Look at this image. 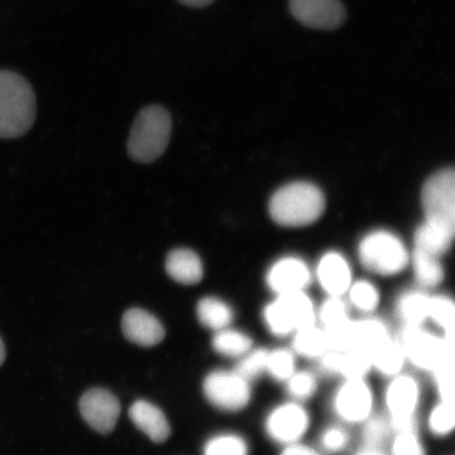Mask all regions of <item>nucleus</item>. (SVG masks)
<instances>
[{"instance_id": "nucleus-33", "label": "nucleus", "mask_w": 455, "mask_h": 455, "mask_svg": "<svg viewBox=\"0 0 455 455\" xmlns=\"http://www.w3.org/2000/svg\"><path fill=\"white\" fill-rule=\"evenodd\" d=\"M454 402L439 400L432 407L427 425L432 435L440 439L451 435L455 428Z\"/></svg>"}, {"instance_id": "nucleus-12", "label": "nucleus", "mask_w": 455, "mask_h": 455, "mask_svg": "<svg viewBox=\"0 0 455 455\" xmlns=\"http://www.w3.org/2000/svg\"><path fill=\"white\" fill-rule=\"evenodd\" d=\"M289 10L301 25L315 30H338L347 20L340 0H289Z\"/></svg>"}, {"instance_id": "nucleus-26", "label": "nucleus", "mask_w": 455, "mask_h": 455, "mask_svg": "<svg viewBox=\"0 0 455 455\" xmlns=\"http://www.w3.org/2000/svg\"><path fill=\"white\" fill-rule=\"evenodd\" d=\"M454 233L424 223L415 232V249L440 258L446 253L453 243Z\"/></svg>"}, {"instance_id": "nucleus-28", "label": "nucleus", "mask_w": 455, "mask_h": 455, "mask_svg": "<svg viewBox=\"0 0 455 455\" xmlns=\"http://www.w3.org/2000/svg\"><path fill=\"white\" fill-rule=\"evenodd\" d=\"M349 304L363 313V315H372L378 310L380 303L379 289L368 281L352 282L348 291Z\"/></svg>"}, {"instance_id": "nucleus-4", "label": "nucleus", "mask_w": 455, "mask_h": 455, "mask_svg": "<svg viewBox=\"0 0 455 455\" xmlns=\"http://www.w3.org/2000/svg\"><path fill=\"white\" fill-rule=\"evenodd\" d=\"M316 307L305 291L275 295L261 310V322L275 338H289L317 323Z\"/></svg>"}, {"instance_id": "nucleus-6", "label": "nucleus", "mask_w": 455, "mask_h": 455, "mask_svg": "<svg viewBox=\"0 0 455 455\" xmlns=\"http://www.w3.org/2000/svg\"><path fill=\"white\" fill-rule=\"evenodd\" d=\"M407 363L426 372L454 356V337H443L422 327H403L400 338Z\"/></svg>"}, {"instance_id": "nucleus-18", "label": "nucleus", "mask_w": 455, "mask_h": 455, "mask_svg": "<svg viewBox=\"0 0 455 455\" xmlns=\"http://www.w3.org/2000/svg\"><path fill=\"white\" fill-rule=\"evenodd\" d=\"M168 275L176 283L193 286L201 283L204 266L201 258L191 249L179 248L171 251L166 259Z\"/></svg>"}, {"instance_id": "nucleus-9", "label": "nucleus", "mask_w": 455, "mask_h": 455, "mask_svg": "<svg viewBox=\"0 0 455 455\" xmlns=\"http://www.w3.org/2000/svg\"><path fill=\"white\" fill-rule=\"evenodd\" d=\"M422 202L425 223L454 233L455 175L452 169L443 170L427 180Z\"/></svg>"}, {"instance_id": "nucleus-5", "label": "nucleus", "mask_w": 455, "mask_h": 455, "mask_svg": "<svg viewBox=\"0 0 455 455\" xmlns=\"http://www.w3.org/2000/svg\"><path fill=\"white\" fill-rule=\"evenodd\" d=\"M420 400L422 388L413 375L402 372L389 379L384 392V403L392 435L418 430Z\"/></svg>"}, {"instance_id": "nucleus-39", "label": "nucleus", "mask_w": 455, "mask_h": 455, "mask_svg": "<svg viewBox=\"0 0 455 455\" xmlns=\"http://www.w3.org/2000/svg\"><path fill=\"white\" fill-rule=\"evenodd\" d=\"M431 374L434 377L439 400L454 402V356L447 358Z\"/></svg>"}, {"instance_id": "nucleus-41", "label": "nucleus", "mask_w": 455, "mask_h": 455, "mask_svg": "<svg viewBox=\"0 0 455 455\" xmlns=\"http://www.w3.org/2000/svg\"><path fill=\"white\" fill-rule=\"evenodd\" d=\"M278 455H325L320 449H316L303 441L292 443V445L282 447V451Z\"/></svg>"}, {"instance_id": "nucleus-7", "label": "nucleus", "mask_w": 455, "mask_h": 455, "mask_svg": "<svg viewBox=\"0 0 455 455\" xmlns=\"http://www.w3.org/2000/svg\"><path fill=\"white\" fill-rule=\"evenodd\" d=\"M358 258L375 275L394 276L406 269L409 254L400 238L389 232L370 233L358 247Z\"/></svg>"}, {"instance_id": "nucleus-43", "label": "nucleus", "mask_w": 455, "mask_h": 455, "mask_svg": "<svg viewBox=\"0 0 455 455\" xmlns=\"http://www.w3.org/2000/svg\"><path fill=\"white\" fill-rule=\"evenodd\" d=\"M354 455H389L382 448L363 446Z\"/></svg>"}, {"instance_id": "nucleus-35", "label": "nucleus", "mask_w": 455, "mask_h": 455, "mask_svg": "<svg viewBox=\"0 0 455 455\" xmlns=\"http://www.w3.org/2000/svg\"><path fill=\"white\" fill-rule=\"evenodd\" d=\"M269 349L252 348L241 358H238L235 369L242 377L253 383L261 375L266 373L267 361H268Z\"/></svg>"}, {"instance_id": "nucleus-10", "label": "nucleus", "mask_w": 455, "mask_h": 455, "mask_svg": "<svg viewBox=\"0 0 455 455\" xmlns=\"http://www.w3.org/2000/svg\"><path fill=\"white\" fill-rule=\"evenodd\" d=\"M310 427V412L303 403L292 400L271 408L263 423L267 437L281 447L303 441Z\"/></svg>"}, {"instance_id": "nucleus-31", "label": "nucleus", "mask_w": 455, "mask_h": 455, "mask_svg": "<svg viewBox=\"0 0 455 455\" xmlns=\"http://www.w3.org/2000/svg\"><path fill=\"white\" fill-rule=\"evenodd\" d=\"M204 455H250V446L243 436L227 432L210 437L204 443Z\"/></svg>"}, {"instance_id": "nucleus-8", "label": "nucleus", "mask_w": 455, "mask_h": 455, "mask_svg": "<svg viewBox=\"0 0 455 455\" xmlns=\"http://www.w3.org/2000/svg\"><path fill=\"white\" fill-rule=\"evenodd\" d=\"M204 395L213 407L224 412H240L252 401V383L235 369H219L204 379Z\"/></svg>"}, {"instance_id": "nucleus-23", "label": "nucleus", "mask_w": 455, "mask_h": 455, "mask_svg": "<svg viewBox=\"0 0 455 455\" xmlns=\"http://www.w3.org/2000/svg\"><path fill=\"white\" fill-rule=\"evenodd\" d=\"M406 363L405 352L397 339H390L372 354V370L388 379L402 373Z\"/></svg>"}, {"instance_id": "nucleus-42", "label": "nucleus", "mask_w": 455, "mask_h": 455, "mask_svg": "<svg viewBox=\"0 0 455 455\" xmlns=\"http://www.w3.org/2000/svg\"><path fill=\"white\" fill-rule=\"evenodd\" d=\"M179 2L191 8H204L213 4L214 0H179Z\"/></svg>"}, {"instance_id": "nucleus-32", "label": "nucleus", "mask_w": 455, "mask_h": 455, "mask_svg": "<svg viewBox=\"0 0 455 455\" xmlns=\"http://www.w3.org/2000/svg\"><path fill=\"white\" fill-rule=\"evenodd\" d=\"M297 370V355L291 349L269 350L266 374H268L273 380L284 383Z\"/></svg>"}, {"instance_id": "nucleus-24", "label": "nucleus", "mask_w": 455, "mask_h": 455, "mask_svg": "<svg viewBox=\"0 0 455 455\" xmlns=\"http://www.w3.org/2000/svg\"><path fill=\"white\" fill-rule=\"evenodd\" d=\"M212 345L216 354L235 360L254 348V341L249 334L231 327L214 332Z\"/></svg>"}, {"instance_id": "nucleus-25", "label": "nucleus", "mask_w": 455, "mask_h": 455, "mask_svg": "<svg viewBox=\"0 0 455 455\" xmlns=\"http://www.w3.org/2000/svg\"><path fill=\"white\" fill-rule=\"evenodd\" d=\"M412 265L415 281L423 290L439 286L445 277L440 258L422 250H414Z\"/></svg>"}, {"instance_id": "nucleus-17", "label": "nucleus", "mask_w": 455, "mask_h": 455, "mask_svg": "<svg viewBox=\"0 0 455 455\" xmlns=\"http://www.w3.org/2000/svg\"><path fill=\"white\" fill-rule=\"evenodd\" d=\"M129 417L151 441L159 443L169 439L171 428L166 415L153 403L136 401L129 409Z\"/></svg>"}, {"instance_id": "nucleus-19", "label": "nucleus", "mask_w": 455, "mask_h": 455, "mask_svg": "<svg viewBox=\"0 0 455 455\" xmlns=\"http://www.w3.org/2000/svg\"><path fill=\"white\" fill-rule=\"evenodd\" d=\"M390 339L388 325L379 317L366 315L352 323V347L365 350L371 356L375 350Z\"/></svg>"}, {"instance_id": "nucleus-1", "label": "nucleus", "mask_w": 455, "mask_h": 455, "mask_svg": "<svg viewBox=\"0 0 455 455\" xmlns=\"http://www.w3.org/2000/svg\"><path fill=\"white\" fill-rule=\"evenodd\" d=\"M36 117V99L30 83L12 71L0 70V139L26 134Z\"/></svg>"}, {"instance_id": "nucleus-20", "label": "nucleus", "mask_w": 455, "mask_h": 455, "mask_svg": "<svg viewBox=\"0 0 455 455\" xmlns=\"http://www.w3.org/2000/svg\"><path fill=\"white\" fill-rule=\"evenodd\" d=\"M431 295L425 290H409L397 299L396 315L403 327H422L429 321Z\"/></svg>"}, {"instance_id": "nucleus-21", "label": "nucleus", "mask_w": 455, "mask_h": 455, "mask_svg": "<svg viewBox=\"0 0 455 455\" xmlns=\"http://www.w3.org/2000/svg\"><path fill=\"white\" fill-rule=\"evenodd\" d=\"M196 315L201 325L213 332L230 327L235 317L232 307L215 297H206L199 300Z\"/></svg>"}, {"instance_id": "nucleus-13", "label": "nucleus", "mask_w": 455, "mask_h": 455, "mask_svg": "<svg viewBox=\"0 0 455 455\" xmlns=\"http://www.w3.org/2000/svg\"><path fill=\"white\" fill-rule=\"evenodd\" d=\"M79 411L91 428L99 434L108 435L116 428L121 414V403L110 391L94 388L82 396Z\"/></svg>"}, {"instance_id": "nucleus-11", "label": "nucleus", "mask_w": 455, "mask_h": 455, "mask_svg": "<svg viewBox=\"0 0 455 455\" xmlns=\"http://www.w3.org/2000/svg\"><path fill=\"white\" fill-rule=\"evenodd\" d=\"M374 403L373 390L366 379H345L333 394L331 409L341 423L362 425L372 417Z\"/></svg>"}, {"instance_id": "nucleus-16", "label": "nucleus", "mask_w": 455, "mask_h": 455, "mask_svg": "<svg viewBox=\"0 0 455 455\" xmlns=\"http://www.w3.org/2000/svg\"><path fill=\"white\" fill-rule=\"evenodd\" d=\"M316 278L328 297L344 298L352 283L348 261L339 253L323 255L317 265Z\"/></svg>"}, {"instance_id": "nucleus-14", "label": "nucleus", "mask_w": 455, "mask_h": 455, "mask_svg": "<svg viewBox=\"0 0 455 455\" xmlns=\"http://www.w3.org/2000/svg\"><path fill=\"white\" fill-rule=\"evenodd\" d=\"M311 280L309 267L297 258L277 260L266 275L267 286L275 295L305 291Z\"/></svg>"}, {"instance_id": "nucleus-22", "label": "nucleus", "mask_w": 455, "mask_h": 455, "mask_svg": "<svg viewBox=\"0 0 455 455\" xmlns=\"http://www.w3.org/2000/svg\"><path fill=\"white\" fill-rule=\"evenodd\" d=\"M291 338V350L297 356L317 361L329 350L327 333L317 323L298 330Z\"/></svg>"}, {"instance_id": "nucleus-36", "label": "nucleus", "mask_w": 455, "mask_h": 455, "mask_svg": "<svg viewBox=\"0 0 455 455\" xmlns=\"http://www.w3.org/2000/svg\"><path fill=\"white\" fill-rule=\"evenodd\" d=\"M350 435L345 427L341 425H331L326 427L318 437L320 451L323 454L343 453L349 447Z\"/></svg>"}, {"instance_id": "nucleus-3", "label": "nucleus", "mask_w": 455, "mask_h": 455, "mask_svg": "<svg viewBox=\"0 0 455 455\" xmlns=\"http://www.w3.org/2000/svg\"><path fill=\"white\" fill-rule=\"evenodd\" d=\"M270 214L277 224L301 227L315 223L325 210V197L309 183H293L282 188L270 202Z\"/></svg>"}, {"instance_id": "nucleus-34", "label": "nucleus", "mask_w": 455, "mask_h": 455, "mask_svg": "<svg viewBox=\"0 0 455 455\" xmlns=\"http://www.w3.org/2000/svg\"><path fill=\"white\" fill-rule=\"evenodd\" d=\"M283 384L290 400L299 403L310 400L318 389V379L309 370H297Z\"/></svg>"}, {"instance_id": "nucleus-44", "label": "nucleus", "mask_w": 455, "mask_h": 455, "mask_svg": "<svg viewBox=\"0 0 455 455\" xmlns=\"http://www.w3.org/2000/svg\"><path fill=\"white\" fill-rule=\"evenodd\" d=\"M5 360V348L2 339H0V366L3 365Z\"/></svg>"}, {"instance_id": "nucleus-30", "label": "nucleus", "mask_w": 455, "mask_h": 455, "mask_svg": "<svg viewBox=\"0 0 455 455\" xmlns=\"http://www.w3.org/2000/svg\"><path fill=\"white\" fill-rule=\"evenodd\" d=\"M316 320L325 330L333 329L352 320L349 305L344 298L328 297L323 301L320 308L316 309Z\"/></svg>"}, {"instance_id": "nucleus-29", "label": "nucleus", "mask_w": 455, "mask_h": 455, "mask_svg": "<svg viewBox=\"0 0 455 455\" xmlns=\"http://www.w3.org/2000/svg\"><path fill=\"white\" fill-rule=\"evenodd\" d=\"M429 321L441 330L443 337H454L455 306L448 295H431Z\"/></svg>"}, {"instance_id": "nucleus-38", "label": "nucleus", "mask_w": 455, "mask_h": 455, "mask_svg": "<svg viewBox=\"0 0 455 455\" xmlns=\"http://www.w3.org/2000/svg\"><path fill=\"white\" fill-rule=\"evenodd\" d=\"M389 455H427L418 430L397 432L390 442Z\"/></svg>"}, {"instance_id": "nucleus-40", "label": "nucleus", "mask_w": 455, "mask_h": 455, "mask_svg": "<svg viewBox=\"0 0 455 455\" xmlns=\"http://www.w3.org/2000/svg\"><path fill=\"white\" fill-rule=\"evenodd\" d=\"M340 352L328 350L325 355L318 358V365L323 374L339 375Z\"/></svg>"}, {"instance_id": "nucleus-27", "label": "nucleus", "mask_w": 455, "mask_h": 455, "mask_svg": "<svg viewBox=\"0 0 455 455\" xmlns=\"http://www.w3.org/2000/svg\"><path fill=\"white\" fill-rule=\"evenodd\" d=\"M372 371V356L369 352L352 348L340 352L339 375L345 379H366Z\"/></svg>"}, {"instance_id": "nucleus-15", "label": "nucleus", "mask_w": 455, "mask_h": 455, "mask_svg": "<svg viewBox=\"0 0 455 455\" xmlns=\"http://www.w3.org/2000/svg\"><path fill=\"white\" fill-rule=\"evenodd\" d=\"M124 337L131 343L141 347L161 344L166 335L163 323L149 312L133 308L124 313L122 320Z\"/></svg>"}, {"instance_id": "nucleus-37", "label": "nucleus", "mask_w": 455, "mask_h": 455, "mask_svg": "<svg viewBox=\"0 0 455 455\" xmlns=\"http://www.w3.org/2000/svg\"><path fill=\"white\" fill-rule=\"evenodd\" d=\"M362 425L363 446L383 449L384 443L392 435L388 419L372 415Z\"/></svg>"}, {"instance_id": "nucleus-2", "label": "nucleus", "mask_w": 455, "mask_h": 455, "mask_svg": "<svg viewBox=\"0 0 455 455\" xmlns=\"http://www.w3.org/2000/svg\"><path fill=\"white\" fill-rule=\"evenodd\" d=\"M172 119L162 106H149L140 110L131 128L128 140L129 156L134 162L151 164L161 157L169 145Z\"/></svg>"}]
</instances>
